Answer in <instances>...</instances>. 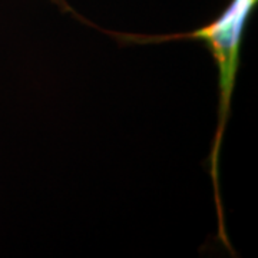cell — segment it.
I'll use <instances>...</instances> for the list:
<instances>
[{
	"mask_svg": "<svg viewBox=\"0 0 258 258\" xmlns=\"http://www.w3.org/2000/svg\"><path fill=\"white\" fill-rule=\"evenodd\" d=\"M258 0H230L221 13L210 23L186 33L162 35V36H147V35H122L111 33L120 43H161V42H176V40H198L205 45L210 52L212 60L217 64L218 71V122L212 139V148L208 157L210 175L214 188V200L218 212L220 222V240L225 247H230L228 238L225 235L224 212L220 198V178H218V164L220 151L227 122L230 119L231 99L234 86L237 82V74L240 71L241 47L245 35V29L254 12L257 9Z\"/></svg>",
	"mask_w": 258,
	"mask_h": 258,
	"instance_id": "cell-1",
	"label": "cell"
},
{
	"mask_svg": "<svg viewBox=\"0 0 258 258\" xmlns=\"http://www.w3.org/2000/svg\"><path fill=\"white\" fill-rule=\"evenodd\" d=\"M52 3H55V5H57L59 8L62 10H64V12H72L74 13V10L71 9V6H69V3L66 2V0H50Z\"/></svg>",
	"mask_w": 258,
	"mask_h": 258,
	"instance_id": "cell-2",
	"label": "cell"
}]
</instances>
